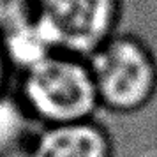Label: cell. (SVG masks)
<instances>
[{
	"label": "cell",
	"mask_w": 157,
	"mask_h": 157,
	"mask_svg": "<svg viewBox=\"0 0 157 157\" xmlns=\"http://www.w3.org/2000/svg\"><path fill=\"white\" fill-rule=\"evenodd\" d=\"M20 101L44 127L90 120L101 109L86 58L65 51L23 72Z\"/></svg>",
	"instance_id": "cell-1"
},
{
	"label": "cell",
	"mask_w": 157,
	"mask_h": 157,
	"mask_svg": "<svg viewBox=\"0 0 157 157\" xmlns=\"http://www.w3.org/2000/svg\"><path fill=\"white\" fill-rule=\"evenodd\" d=\"M37 14L39 0H0V32L6 34L37 18Z\"/></svg>",
	"instance_id": "cell-7"
},
{
	"label": "cell",
	"mask_w": 157,
	"mask_h": 157,
	"mask_svg": "<svg viewBox=\"0 0 157 157\" xmlns=\"http://www.w3.org/2000/svg\"><path fill=\"white\" fill-rule=\"evenodd\" d=\"M30 148L34 157H115L113 138L95 118L43 127Z\"/></svg>",
	"instance_id": "cell-4"
},
{
	"label": "cell",
	"mask_w": 157,
	"mask_h": 157,
	"mask_svg": "<svg viewBox=\"0 0 157 157\" xmlns=\"http://www.w3.org/2000/svg\"><path fill=\"white\" fill-rule=\"evenodd\" d=\"M2 51L7 64L23 74L55 55L58 48L37 14V18L2 34Z\"/></svg>",
	"instance_id": "cell-5"
},
{
	"label": "cell",
	"mask_w": 157,
	"mask_h": 157,
	"mask_svg": "<svg viewBox=\"0 0 157 157\" xmlns=\"http://www.w3.org/2000/svg\"><path fill=\"white\" fill-rule=\"evenodd\" d=\"M6 69H7V60H6V55L2 51V44H0V94H2V85L6 79Z\"/></svg>",
	"instance_id": "cell-9"
},
{
	"label": "cell",
	"mask_w": 157,
	"mask_h": 157,
	"mask_svg": "<svg viewBox=\"0 0 157 157\" xmlns=\"http://www.w3.org/2000/svg\"><path fill=\"white\" fill-rule=\"evenodd\" d=\"M0 157H34L32 148L27 147H20V148H11L6 152H0Z\"/></svg>",
	"instance_id": "cell-8"
},
{
	"label": "cell",
	"mask_w": 157,
	"mask_h": 157,
	"mask_svg": "<svg viewBox=\"0 0 157 157\" xmlns=\"http://www.w3.org/2000/svg\"><path fill=\"white\" fill-rule=\"evenodd\" d=\"M145 157H157V154H147Z\"/></svg>",
	"instance_id": "cell-10"
},
{
	"label": "cell",
	"mask_w": 157,
	"mask_h": 157,
	"mask_svg": "<svg viewBox=\"0 0 157 157\" xmlns=\"http://www.w3.org/2000/svg\"><path fill=\"white\" fill-rule=\"evenodd\" d=\"M39 20L58 51L86 58L120 32L122 0H39Z\"/></svg>",
	"instance_id": "cell-3"
},
{
	"label": "cell",
	"mask_w": 157,
	"mask_h": 157,
	"mask_svg": "<svg viewBox=\"0 0 157 157\" xmlns=\"http://www.w3.org/2000/svg\"><path fill=\"white\" fill-rule=\"evenodd\" d=\"M30 122L32 118L21 101L0 94V152L20 148Z\"/></svg>",
	"instance_id": "cell-6"
},
{
	"label": "cell",
	"mask_w": 157,
	"mask_h": 157,
	"mask_svg": "<svg viewBox=\"0 0 157 157\" xmlns=\"http://www.w3.org/2000/svg\"><path fill=\"white\" fill-rule=\"evenodd\" d=\"M101 109L134 115L157 95V57L136 34L118 32L86 57Z\"/></svg>",
	"instance_id": "cell-2"
}]
</instances>
